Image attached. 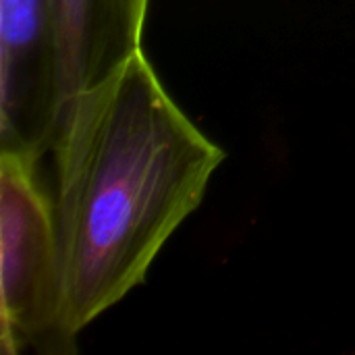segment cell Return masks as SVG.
<instances>
[{"instance_id": "obj_1", "label": "cell", "mask_w": 355, "mask_h": 355, "mask_svg": "<svg viewBox=\"0 0 355 355\" xmlns=\"http://www.w3.org/2000/svg\"><path fill=\"white\" fill-rule=\"evenodd\" d=\"M56 229L71 337L139 287L225 162L139 48L60 110Z\"/></svg>"}, {"instance_id": "obj_2", "label": "cell", "mask_w": 355, "mask_h": 355, "mask_svg": "<svg viewBox=\"0 0 355 355\" xmlns=\"http://www.w3.org/2000/svg\"><path fill=\"white\" fill-rule=\"evenodd\" d=\"M37 160L0 150V349L19 355L73 354L62 314L56 208Z\"/></svg>"}, {"instance_id": "obj_3", "label": "cell", "mask_w": 355, "mask_h": 355, "mask_svg": "<svg viewBox=\"0 0 355 355\" xmlns=\"http://www.w3.org/2000/svg\"><path fill=\"white\" fill-rule=\"evenodd\" d=\"M58 116V2L0 0V150L42 158Z\"/></svg>"}, {"instance_id": "obj_4", "label": "cell", "mask_w": 355, "mask_h": 355, "mask_svg": "<svg viewBox=\"0 0 355 355\" xmlns=\"http://www.w3.org/2000/svg\"><path fill=\"white\" fill-rule=\"evenodd\" d=\"M60 110L141 48L150 0H56Z\"/></svg>"}]
</instances>
